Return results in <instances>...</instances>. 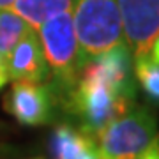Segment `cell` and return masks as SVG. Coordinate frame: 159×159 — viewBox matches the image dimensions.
<instances>
[{
    "label": "cell",
    "instance_id": "10",
    "mask_svg": "<svg viewBox=\"0 0 159 159\" xmlns=\"http://www.w3.org/2000/svg\"><path fill=\"white\" fill-rule=\"evenodd\" d=\"M30 29L32 27L11 7L0 9V60L6 62L11 50Z\"/></svg>",
    "mask_w": 159,
    "mask_h": 159
},
{
    "label": "cell",
    "instance_id": "5",
    "mask_svg": "<svg viewBox=\"0 0 159 159\" xmlns=\"http://www.w3.org/2000/svg\"><path fill=\"white\" fill-rule=\"evenodd\" d=\"M117 6L133 60L148 57L159 37V0H117Z\"/></svg>",
    "mask_w": 159,
    "mask_h": 159
},
{
    "label": "cell",
    "instance_id": "14",
    "mask_svg": "<svg viewBox=\"0 0 159 159\" xmlns=\"http://www.w3.org/2000/svg\"><path fill=\"white\" fill-rule=\"evenodd\" d=\"M9 81V76H7V67H6V62L0 60V89L6 85Z\"/></svg>",
    "mask_w": 159,
    "mask_h": 159
},
{
    "label": "cell",
    "instance_id": "11",
    "mask_svg": "<svg viewBox=\"0 0 159 159\" xmlns=\"http://www.w3.org/2000/svg\"><path fill=\"white\" fill-rule=\"evenodd\" d=\"M134 62V78L140 83L142 90L154 102H159V64L150 57L133 60Z\"/></svg>",
    "mask_w": 159,
    "mask_h": 159
},
{
    "label": "cell",
    "instance_id": "15",
    "mask_svg": "<svg viewBox=\"0 0 159 159\" xmlns=\"http://www.w3.org/2000/svg\"><path fill=\"white\" fill-rule=\"evenodd\" d=\"M148 57L152 58L156 64H159V37L156 39V43L152 44V48H150V55Z\"/></svg>",
    "mask_w": 159,
    "mask_h": 159
},
{
    "label": "cell",
    "instance_id": "9",
    "mask_svg": "<svg viewBox=\"0 0 159 159\" xmlns=\"http://www.w3.org/2000/svg\"><path fill=\"white\" fill-rule=\"evenodd\" d=\"M96 142L83 131L74 129L71 125H60L53 134V157L55 159H78L92 143Z\"/></svg>",
    "mask_w": 159,
    "mask_h": 159
},
{
    "label": "cell",
    "instance_id": "16",
    "mask_svg": "<svg viewBox=\"0 0 159 159\" xmlns=\"http://www.w3.org/2000/svg\"><path fill=\"white\" fill-rule=\"evenodd\" d=\"M14 0H0V9H6V7H11Z\"/></svg>",
    "mask_w": 159,
    "mask_h": 159
},
{
    "label": "cell",
    "instance_id": "13",
    "mask_svg": "<svg viewBox=\"0 0 159 159\" xmlns=\"http://www.w3.org/2000/svg\"><path fill=\"white\" fill-rule=\"evenodd\" d=\"M78 159H101V156H99V150H97V147H96V142L92 143L90 147L87 148V150L81 154Z\"/></svg>",
    "mask_w": 159,
    "mask_h": 159
},
{
    "label": "cell",
    "instance_id": "6",
    "mask_svg": "<svg viewBox=\"0 0 159 159\" xmlns=\"http://www.w3.org/2000/svg\"><path fill=\"white\" fill-rule=\"evenodd\" d=\"M55 96L48 83L12 81L6 97V110L25 125H44L55 117Z\"/></svg>",
    "mask_w": 159,
    "mask_h": 159
},
{
    "label": "cell",
    "instance_id": "2",
    "mask_svg": "<svg viewBox=\"0 0 159 159\" xmlns=\"http://www.w3.org/2000/svg\"><path fill=\"white\" fill-rule=\"evenodd\" d=\"M37 35L50 69L46 83L50 85L57 104L64 106L81 73L80 48L71 11L58 12L48 18L37 29Z\"/></svg>",
    "mask_w": 159,
    "mask_h": 159
},
{
    "label": "cell",
    "instance_id": "1",
    "mask_svg": "<svg viewBox=\"0 0 159 159\" xmlns=\"http://www.w3.org/2000/svg\"><path fill=\"white\" fill-rule=\"evenodd\" d=\"M133 106L134 99L120 92L94 64H87L81 69L78 83L64 104V108L78 120L80 131L94 140L111 120L129 111Z\"/></svg>",
    "mask_w": 159,
    "mask_h": 159
},
{
    "label": "cell",
    "instance_id": "3",
    "mask_svg": "<svg viewBox=\"0 0 159 159\" xmlns=\"http://www.w3.org/2000/svg\"><path fill=\"white\" fill-rule=\"evenodd\" d=\"M71 14L81 69L125 43L117 0H73Z\"/></svg>",
    "mask_w": 159,
    "mask_h": 159
},
{
    "label": "cell",
    "instance_id": "7",
    "mask_svg": "<svg viewBox=\"0 0 159 159\" xmlns=\"http://www.w3.org/2000/svg\"><path fill=\"white\" fill-rule=\"evenodd\" d=\"M6 67L11 81H34V83L48 81L50 69L35 29H30L16 43L6 60Z\"/></svg>",
    "mask_w": 159,
    "mask_h": 159
},
{
    "label": "cell",
    "instance_id": "4",
    "mask_svg": "<svg viewBox=\"0 0 159 159\" xmlns=\"http://www.w3.org/2000/svg\"><path fill=\"white\" fill-rule=\"evenodd\" d=\"M157 136V117L148 106H133L96 136L101 159H138Z\"/></svg>",
    "mask_w": 159,
    "mask_h": 159
},
{
    "label": "cell",
    "instance_id": "8",
    "mask_svg": "<svg viewBox=\"0 0 159 159\" xmlns=\"http://www.w3.org/2000/svg\"><path fill=\"white\" fill-rule=\"evenodd\" d=\"M73 0H14L11 9L29 23L32 29H39L48 18L58 12L71 11Z\"/></svg>",
    "mask_w": 159,
    "mask_h": 159
},
{
    "label": "cell",
    "instance_id": "12",
    "mask_svg": "<svg viewBox=\"0 0 159 159\" xmlns=\"http://www.w3.org/2000/svg\"><path fill=\"white\" fill-rule=\"evenodd\" d=\"M138 159H159V134L150 142V145L143 150V154Z\"/></svg>",
    "mask_w": 159,
    "mask_h": 159
}]
</instances>
